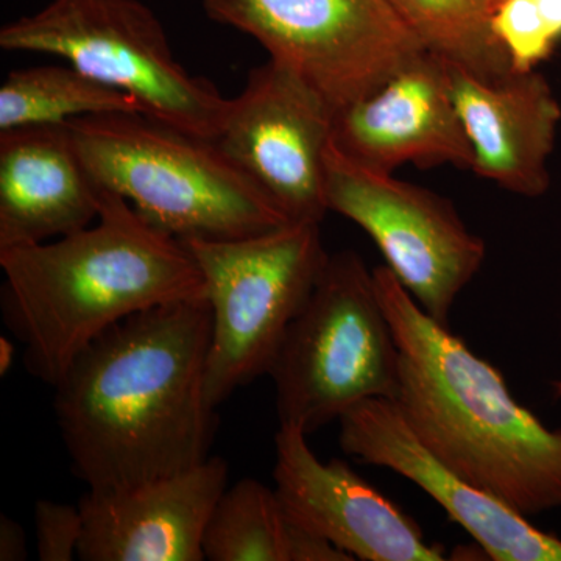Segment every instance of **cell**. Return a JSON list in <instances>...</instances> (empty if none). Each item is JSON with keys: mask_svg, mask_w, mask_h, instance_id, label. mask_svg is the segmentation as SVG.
Wrapping results in <instances>:
<instances>
[{"mask_svg": "<svg viewBox=\"0 0 561 561\" xmlns=\"http://www.w3.org/2000/svg\"><path fill=\"white\" fill-rule=\"evenodd\" d=\"M213 316L206 297L154 306L91 342L55 383L54 411L73 476L124 490L208 459Z\"/></svg>", "mask_w": 561, "mask_h": 561, "instance_id": "6da1fadb", "label": "cell"}, {"mask_svg": "<svg viewBox=\"0 0 561 561\" xmlns=\"http://www.w3.org/2000/svg\"><path fill=\"white\" fill-rule=\"evenodd\" d=\"M0 268L3 323L24 345L25 370L50 387L119 321L205 297V280L186 245L106 190L90 227L2 250Z\"/></svg>", "mask_w": 561, "mask_h": 561, "instance_id": "7a4b0ae2", "label": "cell"}, {"mask_svg": "<svg viewBox=\"0 0 561 561\" xmlns=\"http://www.w3.org/2000/svg\"><path fill=\"white\" fill-rule=\"evenodd\" d=\"M373 275L400 350L394 401L420 440L527 518L561 508V427L519 404L500 370L424 312L387 265Z\"/></svg>", "mask_w": 561, "mask_h": 561, "instance_id": "3957f363", "label": "cell"}, {"mask_svg": "<svg viewBox=\"0 0 561 561\" xmlns=\"http://www.w3.org/2000/svg\"><path fill=\"white\" fill-rule=\"evenodd\" d=\"M68 127L95 183L179 241L250 238L291 224L216 140L142 113L80 117Z\"/></svg>", "mask_w": 561, "mask_h": 561, "instance_id": "277c9868", "label": "cell"}, {"mask_svg": "<svg viewBox=\"0 0 561 561\" xmlns=\"http://www.w3.org/2000/svg\"><path fill=\"white\" fill-rule=\"evenodd\" d=\"M279 424L319 431L357 402L394 400L400 350L375 275L356 251L328 254L271 371Z\"/></svg>", "mask_w": 561, "mask_h": 561, "instance_id": "5b68a950", "label": "cell"}, {"mask_svg": "<svg viewBox=\"0 0 561 561\" xmlns=\"http://www.w3.org/2000/svg\"><path fill=\"white\" fill-rule=\"evenodd\" d=\"M5 51L46 54L130 95L151 119L216 140L230 99L173 57L157 14L140 0H50L0 28Z\"/></svg>", "mask_w": 561, "mask_h": 561, "instance_id": "8992f818", "label": "cell"}, {"mask_svg": "<svg viewBox=\"0 0 561 561\" xmlns=\"http://www.w3.org/2000/svg\"><path fill=\"white\" fill-rule=\"evenodd\" d=\"M181 242L205 280L213 316L206 397L219 409L236 390L268 375L330 253L320 224L297 221L250 238Z\"/></svg>", "mask_w": 561, "mask_h": 561, "instance_id": "52a82bcc", "label": "cell"}, {"mask_svg": "<svg viewBox=\"0 0 561 561\" xmlns=\"http://www.w3.org/2000/svg\"><path fill=\"white\" fill-rule=\"evenodd\" d=\"M203 9L256 39L334 111L367 98L426 51L389 0H203Z\"/></svg>", "mask_w": 561, "mask_h": 561, "instance_id": "ba28073f", "label": "cell"}, {"mask_svg": "<svg viewBox=\"0 0 561 561\" xmlns=\"http://www.w3.org/2000/svg\"><path fill=\"white\" fill-rule=\"evenodd\" d=\"M324 168L328 210L359 225L424 312L448 327L485 262V242L442 195L351 160L332 142Z\"/></svg>", "mask_w": 561, "mask_h": 561, "instance_id": "9c48e42d", "label": "cell"}, {"mask_svg": "<svg viewBox=\"0 0 561 561\" xmlns=\"http://www.w3.org/2000/svg\"><path fill=\"white\" fill-rule=\"evenodd\" d=\"M334 114L297 72L271 60L230 99L217 146L297 224H321Z\"/></svg>", "mask_w": 561, "mask_h": 561, "instance_id": "30bf717a", "label": "cell"}, {"mask_svg": "<svg viewBox=\"0 0 561 561\" xmlns=\"http://www.w3.org/2000/svg\"><path fill=\"white\" fill-rule=\"evenodd\" d=\"M342 451L420 486L494 561H561V538L465 481L420 440L397 401L357 402L341 419Z\"/></svg>", "mask_w": 561, "mask_h": 561, "instance_id": "8fae6325", "label": "cell"}, {"mask_svg": "<svg viewBox=\"0 0 561 561\" xmlns=\"http://www.w3.org/2000/svg\"><path fill=\"white\" fill-rule=\"evenodd\" d=\"M275 449L276 496L290 522L354 560H448L440 545H430L419 524L346 461H321L301 427L279 424Z\"/></svg>", "mask_w": 561, "mask_h": 561, "instance_id": "7c38bea8", "label": "cell"}, {"mask_svg": "<svg viewBox=\"0 0 561 561\" xmlns=\"http://www.w3.org/2000/svg\"><path fill=\"white\" fill-rule=\"evenodd\" d=\"M332 144L376 171L454 165L470 169L472 151L440 58L424 51L360 101L335 111Z\"/></svg>", "mask_w": 561, "mask_h": 561, "instance_id": "4fadbf2b", "label": "cell"}, {"mask_svg": "<svg viewBox=\"0 0 561 561\" xmlns=\"http://www.w3.org/2000/svg\"><path fill=\"white\" fill-rule=\"evenodd\" d=\"M228 463L210 456L191 470L80 497L83 561H203V537L228 489Z\"/></svg>", "mask_w": 561, "mask_h": 561, "instance_id": "5bb4252c", "label": "cell"}, {"mask_svg": "<svg viewBox=\"0 0 561 561\" xmlns=\"http://www.w3.org/2000/svg\"><path fill=\"white\" fill-rule=\"evenodd\" d=\"M449 90L472 151L471 171L501 190L537 198L551 187L561 105L538 70L482 80L446 65Z\"/></svg>", "mask_w": 561, "mask_h": 561, "instance_id": "9a60e30c", "label": "cell"}, {"mask_svg": "<svg viewBox=\"0 0 561 561\" xmlns=\"http://www.w3.org/2000/svg\"><path fill=\"white\" fill-rule=\"evenodd\" d=\"M101 201L68 125L0 131V251L83 230Z\"/></svg>", "mask_w": 561, "mask_h": 561, "instance_id": "2e32d148", "label": "cell"}, {"mask_svg": "<svg viewBox=\"0 0 561 561\" xmlns=\"http://www.w3.org/2000/svg\"><path fill=\"white\" fill-rule=\"evenodd\" d=\"M203 553L209 561H353L327 538L290 522L275 489L250 478L221 494Z\"/></svg>", "mask_w": 561, "mask_h": 561, "instance_id": "e0dca14e", "label": "cell"}, {"mask_svg": "<svg viewBox=\"0 0 561 561\" xmlns=\"http://www.w3.org/2000/svg\"><path fill=\"white\" fill-rule=\"evenodd\" d=\"M142 113L130 95L66 66L11 70L0 88V131L27 125H68L80 117Z\"/></svg>", "mask_w": 561, "mask_h": 561, "instance_id": "ac0fdd59", "label": "cell"}, {"mask_svg": "<svg viewBox=\"0 0 561 561\" xmlns=\"http://www.w3.org/2000/svg\"><path fill=\"white\" fill-rule=\"evenodd\" d=\"M423 49L482 80L511 76L493 31L496 0H389Z\"/></svg>", "mask_w": 561, "mask_h": 561, "instance_id": "d6986e66", "label": "cell"}, {"mask_svg": "<svg viewBox=\"0 0 561 561\" xmlns=\"http://www.w3.org/2000/svg\"><path fill=\"white\" fill-rule=\"evenodd\" d=\"M493 31L512 72H531L561 44V0H497Z\"/></svg>", "mask_w": 561, "mask_h": 561, "instance_id": "ffe728a7", "label": "cell"}, {"mask_svg": "<svg viewBox=\"0 0 561 561\" xmlns=\"http://www.w3.org/2000/svg\"><path fill=\"white\" fill-rule=\"evenodd\" d=\"M35 529L41 561H72L79 557L83 537L79 505L39 500L35 504Z\"/></svg>", "mask_w": 561, "mask_h": 561, "instance_id": "44dd1931", "label": "cell"}, {"mask_svg": "<svg viewBox=\"0 0 561 561\" xmlns=\"http://www.w3.org/2000/svg\"><path fill=\"white\" fill-rule=\"evenodd\" d=\"M27 556L24 527L10 516H0V561H24Z\"/></svg>", "mask_w": 561, "mask_h": 561, "instance_id": "7402d4cb", "label": "cell"}, {"mask_svg": "<svg viewBox=\"0 0 561 561\" xmlns=\"http://www.w3.org/2000/svg\"><path fill=\"white\" fill-rule=\"evenodd\" d=\"M14 357H16V348L14 343L7 337H0V376L9 375L13 367Z\"/></svg>", "mask_w": 561, "mask_h": 561, "instance_id": "603a6c76", "label": "cell"}, {"mask_svg": "<svg viewBox=\"0 0 561 561\" xmlns=\"http://www.w3.org/2000/svg\"><path fill=\"white\" fill-rule=\"evenodd\" d=\"M496 2H497V0H496Z\"/></svg>", "mask_w": 561, "mask_h": 561, "instance_id": "cb8c5ba5", "label": "cell"}]
</instances>
